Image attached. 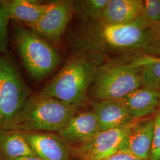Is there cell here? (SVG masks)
Masks as SVG:
<instances>
[{"label": "cell", "instance_id": "6da1fadb", "mask_svg": "<svg viewBox=\"0 0 160 160\" xmlns=\"http://www.w3.org/2000/svg\"><path fill=\"white\" fill-rule=\"evenodd\" d=\"M160 34V23L149 20L143 14L126 24L87 22L75 36L72 46L75 53L102 64L110 57L149 55Z\"/></svg>", "mask_w": 160, "mask_h": 160}, {"label": "cell", "instance_id": "7a4b0ae2", "mask_svg": "<svg viewBox=\"0 0 160 160\" xmlns=\"http://www.w3.org/2000/svg\"><path fill=\"white\" fill-rule=\"evenodd\" d=\"M79 108L42 92L32 94L4 129L20 132L59 133L78 113Z\"/></svg>", "mask_w": 160, "mask_h": 160}, {"label": "cell", "instance_id": "3957f363", "mask_svg": "<svg viewBox=\"0 0 160 160\" xmlns=\"http://www.w3.org/2000/svg\"><path fill=\"white\" fill-rule=\"evenodd\" d=\"M100 65L87 56L75 53L41 92L65 103L81 107L87 100L88 90Z\"/></svg>", "mask_w": 160, "mask_h": 160}, {"label": "cell", "instance_id": "277c9868", "mask_svg": "<svg viewBox=\"0 0 160 160\" xmlns=\"http://www.w3.org/2000/svg\"><path fill=\"white\" fill-rule=\"evenodd\" d=\"M142 87L141 69L133 60H112L98 67L90 89L96 100L118 101Z\"/></svg>", "mask_w": 160, "mask_h": 160}, {"label": "cell", "instance_id": "5b68a950", "mask_svg": "<svg viewBox=\"0 0 160 160\" xmlns=\"http://www.w3.org/2000/svg\"><path fill=\"white\" fill-rule=\"evenodd\" d=\"M14 39L26 68L34 80L45 78L59 62L60 57L56 49L32 30L17 27Z\"/></svg>", "mask_w": 160, "mask_h": 160}, {"label": "cell", "instance_id": "8992f818", "mask_svg": "<svg viewBox=\"0 0 160 160\" xmlns=\"http://www.w3.org/2000/svg\"><path fill=\"white\" fill-rule=\"evenodd\" d=\"M32 94L14 64L0 56V128L6 129Z\"/></svg>", "mask_w": 160, "mask_h": 160}, {"label": "cell", "instance_id": "52a82bcc", "mask_svg": "<svg viewBox=\"0 0 160 160\" xmlns=\"http://www.w3.org/2000/svg\"><path fill=\"white\" fill-rule=\"evenodd\" d=\"M133 123L121 128L98 132L86 142L70 145L72 159L104 160L117 153Z\"/></svg>", "mask_w": 160, "mask_h": 160}, {"label": "cell", "instance_id": "ba28073f", "mask_svg": "<svg viewBox=\"0 0 160 160\" xmlns=\"http://www.w3.org/2000/svg\"><path fill=\"white\" fill-rule=\"evenodd\" d=\"M74 7L73 1L49 2L46 12L30 28L48 42L58 45L75 12Z\"/></svg>", "mask_w": 160, "mask_h": 160}, {"label": "cell", "instance_id": "9c48e42d", "mask_svg": "<svg viewBox=\"0 0 160 160\" xmlns=\"http://www.w3.org/2000/svg\"><path fill=\"white\" fill-rule=\"evenodd\" d=\"M35 155L43 160H72L70 145L58 134L22 132Z\"/></svg>", "mask_w": 160, "mask_h": 160}, {"label": "cell", "instance_id": "30bf717a", "mask_svg": "<svg viewBox=\"0 0 160 160\" xmlns=\"http://www.w3.org/2000/svg\"><path fill=\"white\" fill-rule=\"evenodd\" d=\"M154 130V118L137 119L132 125L119 151L149 160Z\"/></svg>", "mask_w": 160, "mask_h": 160}, {"label": "cell", "instance_id": "8fae6325", "mask_svg": "<svg viewBox=\"0 0 160 160\" xmlns=\"http://www.w3.org/2000/svg\"><path fill=\"white\" fill-rule=\"evenodd\" d=\"M100 132L97 116L93 111L77 113L58 135L69 145L86 142Z\"/></svg>", "mask_w": 160, "mask_h": 160}, {"label": "cell", "instance_id": "7c38bea8", "mask_svg": "<svg viewBox=\"0 0 160 160\" xmlns=\"http://www.w3.org/2000/svg\"><path fill=\"white\" fill-rule=\"evenodd\" d=\"M92 109L97 116L100 131L126 127L137 120L116 100H96L92 103Z\"/></svg>", "mask_w": 160, "mask_h": 160}, {"label": "cell", "instance_id": "4fadbf2b", "mask_svg": "<svg viewBox=\"0 0 160 160\" xmlns=\"http://www.w3.org/2000/svg\"><path fill=\"white\" fill-rule=\"evenodd\" d=\"M118 101L133 118L140 119L153 113L160 106V91L142 87Z\"/></svg>", "mask_w": 160, "mask_h": 160}, {"label": "cell", "instance_id": "5bb4252c", "mask_svg": "<svg viewBox=\"0 0 160 160\" xmlns=\"http://www.w3.org/2000/svg\"><path fill=\"white\" fill-rule=\"evenodd\" d=\"M144 14L141 0H109L100 21L109 24H126Z\"/></svg>", "mask_w": 160, "mask_h": 160}, {"label": "cell", "instance_id": "9a60e30c", "mask_svg": "<svg viewBox=\"0 0 160 160\" xmlns=\"http://www.w3.org/2000/svg\"><path fill=\"white\" fill-rule=\"evenodd\" d=\"M0 5L10 18L22 22L30 28L45 13L49 3L41 4L29 0H12L0 1Z\"/></svg>", "mask_w": 160, "mask_h": 160}, {"label": "cell", "instance_id": "2e32d148", "mask_svg": "<svg viewBox=\"0 0 160 160\" xmlns=\"http://www.w3.org/2000/svg\"><path fill=\"white\" fill-rule=\"evenodd\" d=\"M36 156L22 132L0 128V160Z\"/></svg>", "mask_w": 160, "mask_h": 160}, {"label": "cell", "instance_id": "e0dca14e", "mask_svg": "<svg viewBox=\"0 0 160 160\" xmlns=\"http://www.w3.org/2000/svg\"><path fill=\"white\" fill-rule=\"evenodd\" d=\"M133 60L141 69L143 87L160 91V58L145 55Z\"/></svg>", "mask_w": 160, "mask_h": 160}, {"label": "cell", "instance_id": "ac0fdd59", "mask_svg": "<svg viewBox=\"0 0 160 160\" xmlns=\"http://www.w3.org/2000/svg\"><path fill=\"white\" fill-rule=\"evenodd\" d=\"M109 0H82L75 1V12L81 20L89 22L100 20Z\"/></svg>", "mask_w": 160, "mask_h": 160}, {"label": "cell", "instance_id": "d6986e66", "mask_svg": "<svg viewBox=\"0 0 160 160\" xmlns=\"http://www.w3.org/2000/svg\"><path fill=\"white\" fill-rule=\"evenodd\" d=\"M10 18L5 10L0 5V53H8L7 26Z\"/></svg>", "mask_w": 160, "mask_h": 160}, {"label": "cell", "instance_id": "ffe728a7", "mask_svg": "<svg viewBox=\"0 0 160 160\" xmlns=\"http://www.w3.org/2000/svg\"><path fill=\"white\" fill-rule=\"evenodd\" d=\"M149 160H160V110L154 117V130Z\"/></svg>", "mask_w": 160, "mask_h": 160}, {"label": "cell", "instance_id": "44dd1931", "mask_svg": "<svg viewBox=\"0 0 160 160\" xmlns=\"http://www.w3.org/2000/svg\"><path fill=\"white\" fill-rule=\"evenodd\" d=\"M144 14L149 20L160 23V0H146L143 1Z\"/></svg>", "mask_w": 160, "mask_h": 160}, {"label": "cell", "instance_id": "7402d4cb", "mask_svg": "<svg viewBox=\"0 0 160 160\" xmlns=\"http://www.w3.org/2000/svg\"><path fill=\"white\" fill-rule=\"evenodd\" d=\"M104 160H143L130 154L129 153L119 151L117 153Z\"/></svg>", "mask_w": 160, "mask_h": 160}, {"label": "cell", "instance_id": "603a6c76", "mask_svg": "<svg viewBox=\"0 0 160 160\" xmlns=\"http://www.w3.org/2000/svg\"><path fill=\"white\" fill-rule=\"evenodd\" d=\"M149 56H152L155 57H157V56H160V34L158 36L157 39L155 41L154 45L150 52Z\"/></svg>", "mask_w": 160, "mask_h": 160}, {"label": "cell", "instance_id": "cb8c5ba5", "mask_svg": "<svg viewBox=\"0 0 160 160\" xmlns=\"http://www.w3.org/2000/svg\"><path fill=\"white\" fill-rule=\"evenodd\" d=\"M42 160L40 158H39L37 156H26V157H18L16 158H13V159H6V160Z\"/></svg>", "mask_w": 160, "mask_h": 160}]
</instances>
